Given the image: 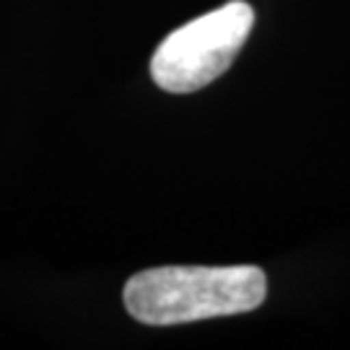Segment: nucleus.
<instances>
[{
  "label": "nucleus",
  "mask_w": 350,
  "mask_h": 350,
  "mask_svg": "<svg viewBox=\"0 0 350 350\" xmlns=\"http://www.w3.org/2000/svg\"><path fill=\"white\" fill-rule=\"evenodd\" d=\"M125 309L140 325H187L213 317L254 312L267 296L257 265L231 267H153L125 283Z\"/></svg>",
  "instance_id": "f257e3e1"
},
{
  "label": "nucleus",
  "mask_w": 350,
  "mask_h": 350,
  "mask_svg": "<svg viewBox=\"0 0 350 350\" xmlns=\"http://www.w3.org/2000/svg\"><path fill=\"white\" fill-rule=\"evenodd\" d=\"M254 26V11L231 0L174 29L150 57V78L169 94H192L231 68Z\"/></svg>",
  "instance_id": "f03ea898"
}]
</instances>
